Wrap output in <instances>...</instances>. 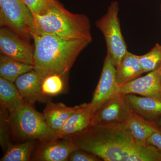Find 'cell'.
Listing matches in <instances>:
<instances>
[{
    "label": "cell",
    "instance_id": "1",
    "mask_svg": "<svg viewBox=\"0 0 161 161\" xmlns=\"http://www.w3.org/2000/svg\"><path fill=\"white\" fill-rule=\"evenodd\" d=\"M77 149L86 150L104 161H161V153L150 145L136 140L125 123L91 125L66 136Z\"/></svg>",
    "mask_w": 161,
    "mask_h": 161
},
{
    "label": "cell",
    "instance_id": "2",
    "mask_svg": "<svg viewBox=\"0 0 161 161\" xmlns=\"http://www.w3.org/2000/svg\"><path fill=\"white\" fill-rule=\"evenodd\" d=\"M32 39L34 69L43 79L53 75L66 77L78 55L92 41L64 39L36 30Z\"/></svg>",
    "mask_w": 161,
    "mask_h": 161
},
{
    "label": "cell",
    "instance_id": "3",
    "mask_svg": "<svg viewBox=\"0 0 161 161\" xmlns=\"http://www.w3.org/2000/svg\"><path fill=\"white\" fill-rule=\"evenodd\" d=\"M33 16L38 31L64 39L92 40L88 17L72 13L57 0H52L44 14Z\"/></svg>",
    "mask_w": 161,
    "mask_h": 161
},
{
    "label": "cell",
    "instance_id": "4",
    "mask_svg": "<svg viewBox=\"0 0 161 161\" xmlns=\"http://www.w3.org/2000/svg\"><path fill=\"white\" fill-rule=\"evenodd\" d=\"M9 125L12 133L24 142H40L58 138L56 132L47 123L43 113L26 102L19 109L9 115Z\"/></svg>",
    "mask_w": 161,
    "mask_h": 161
},
{
    "label": "cell",
    "instance_id": "5",
    "mask_svg": "<svg viewBox=\"0 0 161 161\" xmlns=\"http://www.w3.org/2000/svg\"><path fill=\"white\" fill-rule=\"evenodd\" d=\"M0 24L28 41L36 30L33 14L23 0H0Z\"/></svg>",
    "mask_w": 161,
    "mask_h": 161
},
{
    "label": "cell",
    "instance_id": "6",
    "mask_svg": "<svg viewBox=\"0 0 161 161\" xmlns=\"http://www.w3.org/2000/svg\"><path fill=\"white\" fill-rule=\"evenodd\" d=\"M119 11L118 2L114 1L108 8L106 14L96 23V26L104 37L107 53L109 54L115 68L128 51L121 31Z\"/></svg>",
    "mask_w": 161,
    "mask_h": 161
},
{
    "label": "cell",
    "instance_id": "7",
    "mask_svg": "<svg viewBox=\"0 0 161 161\" xmlns=\"http://www.w3.org/2000/svg\"><path fill=\"white\" fill-rule=\"evenodd\" d=\"M0 51L1 54L33 65L34 47L29 41L5 26L0 29Z\"/></svg>",
    "mask_w": 161,
    "mask_h": 161
},
{
    "label": "cell",
    "instance_id": "8",
    "mask_svg": "<svg viewBox=\"0 0 161 161\" xmlns=\"http://www.w3.org/2000/svg\"><path fill=\"white\" fill-rule=\"evenodd\" d=\"M120 93V86L116 77V68L107 53L100 79L91 103L94 114L106 102Z\"/></svg>",
    "mask_w": 161,
    "mask_h": 161
},
{
    "label": "cell",
    "instance_id": "9",
    "mask_svg": "<svg viewBox=\"0 0 161 161\" xmlns=\"http://www.w3.org/2000/svg\"><path fill=\"white\" fill-rule=\"evenodd\" d=\"M132 110L119 93L103 104L92 118L91 125H110L125 123Z\"/></svg>",
    "mask_w": 161,
    "mask_h": 161
},
{
    "label": "cell",
    "instance_id": "10",
    "mask_svg": "<svg viewBox=\"0 0 161 161\" xmlns=\"http://www.w3.org/2000/svg\"><path fill=\"white\" fill-rule=\"evenodd\" d=\"M77 147L67 137L56 138L40 142L33 153L31 160L37 161H67L71 153Z\"/></svg>",
    "mask_w": 161,
    "mask_h": 161
},
{
    "label": "cell",
    "instance_id": "11",
    "mask_svg": "<svg viewBox=\"0 0 161 161\" xmlns=\"http://www.w3.org/2000/svg\"><path fill=\"white\" fill-rule=\"evenodd\" d=\"M122 95L134 94L144 97L161 99L160 69L150 72L146 76L120 86Z\"/></svg>",
    "mask_w": 161,
    "mask_h": 161
},
{
    "label": "cell",
    "instance_id": "12",
    "mask_svg": "<svg viewBox=\"0 0 161 161\" xmlns=\"http://www.w3.org/2000/svg\"><path fill=\"white\" fill-rule=\"evenodd\" d=\"M43 78L34 69L23 74L14 84L25 101L34 105L36 102H45L48 97L42 90Z\"/></svg>",
    "mask_w": 161,
    "mask_h": 161
},
{
    "label": "cell",
    "instance_id": "13",
    "mask_svg": "<svg viewBox=\"0 0 161 161\" xmlns=\"http://www.w3.org/2000/svg\"><path fill=\"white\" fill-rule=\"evenodd\" d=\"M94 115L90 103L80 105L57 133L58 138H64L87 129L92 125Z\"/></svg>",
    "mask_w": 161,
    "mask_h": 161
},
{
    "label": "cell",
    "instance_id": "14",
    "mask_svg": "<svg viewBox=\"0 0 161 161\" xmlns=\"http://www.w3.org/2000/svg\"><path fill=\"white\" fill-rule=\"evenodd\" d=\"M124 97L132 112L145 119L155 121L161 116V99L131 94Z\"/></svg>",
    "mask_w": 161,
    "mask_h": 161
},
{
    "label": "cell",
    "instance_id": "15",
    "mask_svg": "<svg viewBox=\"0 0 161 161\" xmlns=\"http://www.w3.org/2000/svg\"><path fill=\"white\" fill-rule=\"evenodd\" d=\"M125 124L136 140L144 145H148L149 137L160 128L155 121L145 119L132 111Z\"/></svg>",
    "mask_w": 161,
    "mask_h": 161
},
{
    "label": "cell",
    "instance_id": "16",
    "mask_svg": "<svg viewBox=\"0 0 161 161\" xmlns=\"http://www.w3.org/2000/svg\"><path fill=\"white\" fill-rule=\"evenodd\" d=\"M79 107V105L70 107L61 103L48 101L43 110V117L47 125L57 134Z\"/></svg>",
    "mask_w": 161,
    "mask_h": 161
},
{
    "label": "cell",
    "instance_id": "17",
    "mask_svg": "<svg viewBox=\"0 0 161 161\" xmlns=\"http://www.w3.org/2000/svg\"><path fill=\"white\" fill-rule=\"evenodd\" d=\"M144 74L139 56L127 51L116 67V77L119 86L135 80Z\"/></svg>",
    "mask_w": 161,
    "mask_h": 161
},
{
    "label": "cell",
    "instance_id": "18",
    "mask_svg": "<svg viewBox=\"0 0 161 161\" xmlns=\"http://www.w3.org/2000/svg\"><path fill=\"white\" fill-rule=\"evenodd\" d=\"M25 100L14 83L0 77V103L8 110L9 115L19 109Z\"/></svg>",
    "mask_w": 161,
    "mask_h": 161
},
{
    "label": "cell",
    "instance_id": "19",
    "mask_svg": "<svg viewBox=\"0 0 161 161\" xmlns=\"http://www.w3.org/2000/svg\"><path fill=\"white\" fill-rule=\"evenodd\" d=\"M34 69V66L1 54L0 55V77L14 83L21 75Z\"/></svg>",
    "mask_w": 161,
    "mask_h": 161
},
{
    "label": "cell",
    "instance_id": "20",
    "mask_svg": "<svg viewBox=\"0 0 161 161\" xmlns=\"http://www.w3.org/2000/svg\"><path fill=\"white\" fill-rule=\"evenodd\" d=\"M35 141H28L21 143L10 144L7 147L1 161L31 160L34 150Z\"/></svg>",
    "mask_w": 161,
    "mask_h": 161
},
{
    "label": "cell",
    "instance_id": "21",
    "mask_svg": "<svg viewBox=\"0 0 161 161\" xmlns=\"http://www.w3.org/2000/svg\"><path fill=\"white\" fill-rule=\"evenodd\" d=\"M139 60L143 73L158 69L161 66V45L156 43L150 52L139 56Z\"/></svg>",
    "mask_w": 161,
    "mask_h": 161
},
{
    "label": "cell",
    "instance_id": "22",
    "mask_svg": "<svg viewBox=\"0 0 161 161\" xmlns=\"http://www.w3.org/2000/svg\"><path fill=\"white\" fill-rule=\"evenodd\" d=\"M64 77L58 75H53L44 78L42 85L43 95L49 97L63 93L65 89Z\"/></svg>",
    "mask_w": 161,
    "mask_h": 161
},
{
    "label": "cell",
    "instance_id": "23",
    "mask_svg": "<svg viewBox=\"0 0 161 161\" xmlns=\"http://www.w3.org/2000/svg\"><path fill=\"white\" fill-rule=\"evenodd\" d=\"M10 132L9 112L6 108L1 106L0 144L2 149L5 151L8 146L12 144L9 135Z\"/></svg>",
    "mask_w": 161,
    "mask_h": 161
},
{
    "label": "cell",
    "instance_id": "24",
    "mask_svg": "<svg viewBox=\"0 0 161 161\" xmlns=\"http://www.w3.org/2000/svg\"><path fill=\"white\" fill-rule=\"evenodd\" d=\"M33 14L43 15L47 11L52 0H23Z\"/></svg>",
    "mask_w": 161,
    "mask_h": 161
},
{
    "label": "cell",
    "instance_id": "25",
    "mask_svg": "<svg viewBox=\"0 0 161 161\" xmlns=\"http://www.w3.org/2000/svg\"><path fill=\"white\" fill-rule=\"evenodd\" d=\"M70 161H100L101 158L86 150L77 149L71 153L69 158Z\"/></svg>",
    "mask_w": 161,
    "mask_h": 161
},
{
    "label": "cell",
    "instance_id": "26",
    "mask_svg": "<svg viewBox=\"0 0 161 161\" xmlns=\"http://www.w3.org/2000/svg\"><path fill=\"white\" fill-rule=\"evenodd\" d=\"M148 145L153 146L161 153V128L151 135L147 140Z\"/></svg>",
    "mask_w": 161,
    "mask_h": 161
},
{
    "label": "cell",
    "instance_id": "27",
    "mask_svg": "<svg viewBox=\"0 0 161 161\" xmlns=\"http://www.w3.org/2000/svg\"><path fill=\"white\" fill-rule=\"evenodd\" d=\"M155 122L161 128V116L157 119L155 120Z\"/></svg>",
    "mask_w": 161,
    "mask_h": 161
},
{
    "label": "cell",
    "instance_id": "28",
    "mask_svg": "<svg viewBox=\"0 0 161 161\" xmlns=\"http://www.w3.org/2000/svg\"><path fill=\"white\" fill-rule=\"evenodd\" d=\"M160 73H161V66L160 67Z\"/></svg>",
    "mask_w": 161,
    "mask_h": 161
},
{
    "label": "cell",
    "instance_id": "29",
    "mask_svg": "<svg viewBox=\"0 0 161 161\" xmlns=\"http://www.w3.org/2000/svg\"></svg>",
    "mask_w": 161,
    "mask_h": 161
}]
</instances>
